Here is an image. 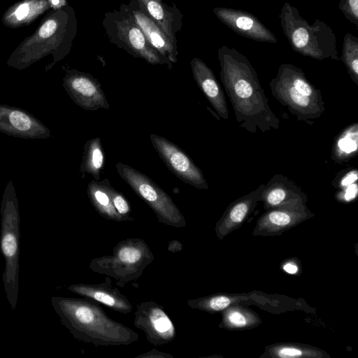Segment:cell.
Returning a JSON list of instances; mask_svg holds the SVG:
<instances>
[{
  "mask_svg": "<svg viewBox=\"0 0 358 358\" xmlns=\"http://www.w3.org/2000/svg\"><path fill=\"white\" fill-rule=\"evenodd\" d=\"M271 94L298 121L312 124L325 110L322 93L292 64H282L269 83Z\"/></svg>",
  "mask_w": 358,
  "mask_h": 358,
  "instance_id": "obj_4",
  "label": "cell"
},
{
  "mask_svg": "<svg viewBox=\"0 0 358 358\" xmlns=\"http://www.w3.org/2000/svg\"><path fill=\"white\" fill-rule=\"evenodd\" d=\"M338 8L347 20L358 27V0H340Z\"/></svg>",
  "mask_w": 358,
  "mask_h": 358,
  "instance_id": "obj_31",
  "label": "cell"
},
{
  "mask_svg": "<svg viewBox=\"0 0 358 358\" xmlns=\"http://www.w3.org/2000/svg\"><path fill=\"white\" fill-rule=\"evenodd\" d=\"M0 213V248L5 260L2 278L6 298L12 310H15L19 290L20 218L18 201L12 180L5 187Z\"/></svg>",
  "mask_w": 358,
  "mask_h": 358,
  "instance_id": "obj_6",
  "label": "cell"
},
{
  "mask_svg": "<svg viewBox=\"0 0 358 358\" xmlns=\"http://www.w3.org/2000/svg\"><path fill=\"white\" fill-rule=\"evenodd\" d=\"M357 180V169H352L347 172L340 180L339 185L342 187H345L352 185Z\"/></svg>",
  "mask_w": 358,
  "mask_h": 358,
  "instance_id": "obj_32",
  "label": "cell"
},
{
  "mask_svg": "<svg viewBox=\"0 0 358 358\" xmlns=\"http://www.w3.org/2000/svg\"><path fill=\"white\" fill-rule=\"evenodd\" d=\"M112 187L107 178L102 181L93 180L87 185V194L92 205L102 217L116 222L124 221L113 206Z\"/></svg>",
  "mask_w": 358,
  "mask_h": 358,
  "instance_id": "obj_23",
  "label": "cell"
},
{
  "mask_svg": "<svg viewBox=\"0 0 358 358\" xmlns=\"http://www.w3.org/2000/svg\"><path fill=\"white\" fill-rule=\"evenodd\" d=\"M283 269L287 273L294 275L298 273L299 267L294 262H287L283 265Z\"/></svg>",
  "mask_w": 358,
  "mask_h": 358,
  "instance_id": "obj_34",
  "label": "cell"
},
{
  "mask_svg": "<svg viewBox=\"0 0 358 358\" xmlns=\"http://www.w3.org/2000/svg\"><path fill=\"white\" fill-rule=\"evenodd\" d=\"M51 303L62 324L78 341L98 347L129 345L138 339L136 331L109 317L92 299L52 296Z\"/></svg>",
  "mask_w": 358,
  "mask_h": 358,
  "instance_id": "obj_2",
  "label": "cell"
},
{
  "mask_svg": "<svg viewBox=\"0 0 358 358\" xmlns=\"http://www.w3.org/2000/svg\"><path fill=\"white\" fill-rule=\"evenodd\" d=\"M77 18L69 4L58 10H50L38 27L13 51L6 61L9 67L23 70L48 55L52 62L45 71L50 70L71 52L77 34Z\"/></svg>",
  "mask_w": 358,
  "mask_h": 358,
  "instance_id": "obj_3",
  "label": "cell"
},
{
  "mask_svg": "<svg viewBox=\"0 0 358 358\" xmlns=\"http://www.w3.org/2000/svg\"><path fill=\"white\" fill-rule=\"evenodd\" d=\"M193 78L217 114L229 119V110L224 92L212 69L200 58L190 62Z\"/></svg>",
  "mask_w": 358,
  "mask_h": 358,
  "instance_id": "obj_20",
  "label": "cell"
},
{
  "mask_svg": "<svg viewBox=\"0 0 358 358\" xmlns=\"http://www.w3.org/2000/svg\"><path fill=\"white\" fill-rule=\"evenodd\" d=\"M51 10H58L68 5L67 0H48Z\"/></svg>",
  "mask_w": 358,
  "mask_h": 358,
  "instance_id": "obj_36",
  "label": "cell"
},
{
  "mask_svg": "<svg viewBox=\"0 0 358 358\" xmlns=\"http://www.w3.org/2000/svg\"><path fill=\"white\" fill-rule=\"evenodd\" d=\"M279 17L284 35L295 52L317 60H338L336 35L324 22L316 19L310 24L288 2L282 5Z\"/></svg>",
  "mask_w": 358,
  "mask_h": 358,
  "instance_id": "obj_5",
  "label": "cell"
},
{
  "mask_svg": "<svg viewBox=\"0 0 358 358\" xmlns=\"http://www.w3.org/2000/svg\"><path fill=\"white\" fill-rule=\"evenodd\" d=\"M134 324L145 333L147 341L154 345L169 343L176 335L175 326L163 306L152 301L136 306Z\"/></svg>",
  "mask_w": 358,
  "mask_h": 358,
  "instance_id": "obj_12",
  "label": "cell"
},
{
  "mask_svg": "<svg viewBox=\"0 0 358 358\" xmlns=\"http://www.w3.org/2000/svg\"><path fill=\"white\" fill-rule=\"evenodd\" d=\"M102 25L109 41L136 58L152 65H166L171 70L169 59L153 49L131 15L120 5L119 10L107 11Z\"/></svg>",
  "mask_w": 358,
  "mask_h": 358,
  "instance_id": "obj_8",
  "label": "cell"
},
{
  "mask_svg": "<svg viewBox=\"0 0 358 358\" xmlns=\"http://www.w3.org/2000/svg\"><path fill=\"white\" fill-rule=\"evenodd\" d=\"M260 201L266 210L284 207L306 206V194L292 180L282 174L274 175L265 184Z\"/></svg>",
  "mask_w": 358,
  "mask_h": 358,
  "instance_id": "obj_16",
  "label": "cell"
},
{
  "mask_svg": "<svg viewBox=\"0 0 358 358\" xmlns=\"http://www.w3.org/2000/svg\"><path fill=\"white\" fill-rule=\"evenodd\" d=\"M217 58L221 81L239 127L250 133L278 129L280 120L271 109L257 71L248 59L226 45L218 49Z\"/></svg>",
  "mask_w": 358,
  "mask_h": 358,
  "instance_id": "obj_1",
  "label": "cell"
},
{
  "mask_svg": "<svg viewBox=\"0 0 358 358\" xmlns=\"http://www.w3.org/2000/svg\"><path fill=\"white\" fill-rule=\"evenodd\" d=\"M120 176L156 214L159 222L173 227H183L185 219L172 199L147 176L129 165H115Z\"/></svg>",
  "mask_w": 358,
  "mask_h": 358,
  "instance_id": "obj_9",
  "label": "cell"
},
{
  "mask_svg": "<svg viewBox=\"0 0 358 358\" xmlns=\"http://www.w3.org/2000/svg\"><path fill=\"white\" fill-rule=\"evenodd\" d=\"M67 289L102 303L117 313L129 314L133 309L132 304L127 296L112 285V280L108 276H106L104 282L99 284H73L70 285Z\"/></svg>",
  "mask_w": 358,
  "mask_h": 358,
  "instance_id": "obj_18",
  "label": "cell"
},
{
  "mask_svg": "<svg viewBox=\"0 0 358 358\" xmlns=\"http://www.w3.org/2000/svg\"><path fill=\"white\" fill-rule=\"evenodd\" d=\"M155 259L146 242L138 238H128L119 241L112 254L92 259L90 268L94 273L115 280L121 287L138 279Z\"/></svg>",
  "mask_w": 358,
  "mask_h": 358,
  "instance_id": "obj_7",
  "label": "cell"
},
{
  "mask_svg": "<svg viewBox=\"0 0 358 358\" xmlns=\"http://www.w3.org/2000/svg\"><path fill=\"white\" fill-rule=\"evenodd\" d=\"M213 12L222 23L238 35L259 42L276 43L278 41L271 30L248 11L215 7Z\"/></svg>",
  "mask_w": 358,
  "mask_h": 358,
  "instance_id": "obj_14",
  "label": "cell"
},
{
  "mask_svg": "<svg viewBox=\"0 0 358 358\" xmlns=\"http://www.w3.org/2000/svg\"><path fill=\"white\" fill-rule=\"evenodd\" d=\"M357 123L345 128L335 138L331 157L336 163L348 162L357 152Z\"/></svg>",
  "mask_w": 358,
  "mask_h": 358,
  "instance_id": "obj_26",
  "label": "cell"
},
{
  "mask_svg": "<svg viewBox=\"0 0 358 358\" xmlns=\"http://www.w3.org/2000/svg\"><path fill=\"white\" fill-rule=\"evenodd\" d=\"M241 295L215 294L187 301V305L194 309L215 313L222 311L229 306L239 303Z\"/></svg>",
  "mask_w": 358,
  "mask_h": 358,
  "instance_id": "obj_28",
  "label": "cell"
},
{
  "mask_svg": "<svg viewBox=\"0 0 358 358\" xmlns=\"http://www.w3.org/2000/svg\"><path fill=\"white\" fill-rule=\"evenodd\" d=\"M222 312L220 328L244 330L254 328L262 322V320L255 312L240 306L239 303L232 304Z\"/></svg>",
  "mask_w": 358,
  "mask_h": 358,
  "instance_id": "obj_25",
  "label": "cell"
},
{
  "mask_svg": "<svg viewBox=\"0 0 358 358\" xmlns=\"http://www.w3.org/2000/svg\"><path fill=\"white\" fill-rule=\"evenodd\" d=\"M150 139L165 165L176 177L197 189H208L201 169L180 148L154 134L150 135Z\"/></svg>",
  "mask_w": 358,
  "mask_h": 358,
  "instance_id": "obj_10",
  "label": "cell"
},
{
  "mask_svg": "<svg viewBox=\"0 0 358 358\" xmlns=\"http://www.w3.org/2000/svg\"><path fill=\"white\" fill-rule=\"evenodd\" d=\"M0 131L25 139H45L51 136L50 130L27 110L0 104Z\"/></svg>",
  "mask_w": 358,
  "mask_h": 358,
  "instance_id": "obj_13",
  "label": "cell"
},
{
  "mask_svg": "<svg viewBox=\"0 0 358 358\" xmlns=\"http://www.w3.org/2000/svg\"><path fill=\"white\" fill-rule=\"evenodd\" d=\"M66 73L63 87L73 102L85 110H108V101L99 82L91 74L69 66H62Z\"/></svg>",
  "mask_w": 358,
  "mask_h": 358,
  "instance_id": "obj_11",
  "label": "cell"
},
{
  "mask_svg": "<svg viewBox=\"0 0 358 358\" xmlns=\"http://www.w3.org/2000/svg\"><path fill=\"white\" fill-rule=\"evenodd\" d=\"M136 1L142 12L177 44L176 34L182 29L183 15L176 5H167L162 0Z\"/></svg>",
  "mask_w": 358,
  "mask_h": 358,
  "instance_id": "obj_21",
  "label": "cell"
},
{
  "mask_svg": "<svg viewBox=\"0 0 358 358\" xmlns=\"http://www.w3.org/2000/svg\"><path fill=\"white\" fill-rule=\"evenodd\" d=\"M121 6L131 15L138 26L150 46L173 64L178 55L177 44L174 43L162 30L138 6L136 0Z\"/></svg>",
  "mask_w": 358,
  "mask_h": 358,
  "instance_id": "obj_17",
  "label": "cell"
},
{
  "mask_svg": "<svg viewBox=\"0 0 358 358\" xmlns=\"http://www.w3.org/2000/svg\"><path fill=\"white\" fill-rule=\"evenodd\" d=\"M50 10L48 0H21L4 12L1 22L8 28L17 29L29 25Z\"/></svg>",
  "mask_w": 358,
  "mask_h": 358,
  "instance_id": "obj_22",
  "label": "cell"
},
{
  "mask_svg": "<svg viewBox=\"0 0 358 358\" xmlns=\"http://www.w3.org/2000/svg\"><path fill=\"white\" fill-rule=\"evenodd\" d=\"M111 196L113 206L118 214L124 221H131L134 218L131 216V206L127 198L120 192L112 187Z\"/></svg>",
  "mask_w": 358,
  "mask_h": 358,
  "instance_id": "obj_30",
  "label": "cell"
},
{
  "mask_svg": "<svg viewBox=\"0 0 358 358\" xmlns=\"http://www.w3.org/2000/svg\"><path fill=\"white\" fill-rule=\"evenodd\" d=\"M139 358H173V356L169 353L158 351L154 348L149 352L138 355Z\"/></svg>",
  "mask_w": 358,
  "mask_h": 358,
  "instance_id": "obj_33",
  "label": "cell"
},
{
  "mask_svg": "<svg viewBox=\"0 0 358 358\" xmlns=\"http://www.w3.org/2000/svg\"><path fill=\"white\" fill-rule=\"evenodd\" d=\"M313 216L306 206L270 209L259 217L252 235L279 236Z\"/></svg>",
  "mask_w": 358,
  "mask_h": 358,
  "instance_id": "obj_15",
  "label": "cell"
},
{
  "mask_svg": "<svg viewBox=\"0 0 358 358\" xmlns=\"http://www.w3.org/2000/svg\"><path fill=\"white\" fill-rule=\"evenodd\" d=\"M341 60L352 80L358 85V38L352 34L347 33L344 36Z\"/></svg>",
  "mask_w": 358,
  "mask_h": 358,
  "instance_id": "obj_29",
  "label": "cell"
},
{
  "mask_svg": "<svg viewBox=\"0 0 358 358\" xmlns=\"http://www.w3.org/2000/svg\"><path fill=\"white\" fill-rule=\"evenodd\" d=\"M261 357L269 358H329L324 350L308 345L278 343L266 346Z\"/></svg>",
  "mask_w": 358,
  "mask_h": 358,
  "instance_id": "obj_24",
  "label": "cell"
},
{
  "mask_svg": "<svg viewBox=\"0 0 358 358\" xmlns=\"http://www.w3.org/2000/svg\"><path fill=\"white\" fill-rule=\"evenodd\" d=\"M182 250V245L180 241L177 240H173L169 242L168 250L169 252L174 253L176 252H180Z\"/></svg>",
  "mask_w": 358,
  "mask_h": 358,
  "instance_id": "obj_35",
  "label": "cell"
},
{
  "mask_svg": "<svg viewBox=\"0 0 358 358\" xmlns=\"http://www.w3.org/2000/svg\"><path fill=\"white\" fill-rule=\"evenodd\" d=\"M264 185L265 184H261L252 192L238 198L229 205L215 224V234L220 240H222L239 228L246 221L258 201H260Z\"/></svg>",
  "mask_w": 358,
  "mask_h": 358,
  "instance_id": "obj_19",
  "label": "cell"
},
{
  "mask_svg": "<svg viewBox=\"0 0 358 358\" xmlns=\"http://www.w3.org/2000/svg\"><path fill=\"white\" fill-rule=\"evenodd\" d=\"M105 155L101 138L95 137L87 141L85 145L80 166V171L92 176L96 180H100V174L104 166Z\"/></svg>",
  "mask_w": 358,
  "mask_h": 358,
  "instance_id": "obj_27",
  "label": "cell"
}]
</instances>
